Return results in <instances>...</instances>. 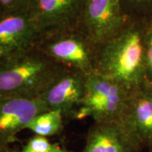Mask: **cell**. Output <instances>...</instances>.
<instances>
[{
    "label": "cell",
    "instance_id": "5",
    "mask_svg": "<svg viewBox=\"0 0 152 152\" xmlns=\"http://www.w3.org/2000/svg\"><path fill=\"white\" fill-rule=\"evenodd\" d=\"M129 19L121 0H86L79 26L97 48L117 35Z\"/></svg>",
    "mask_w": 152,
    "mask_h": 152
},
{
    "label": "cell",
    "instance_id": "17",
    "mask_svg": "<svg viewBox=\"0 0 152 152\" xmlns=\"http://www.w3.org/2000/svg\"><path fill=\"white\" fill-rule=\"evenodd\" d=\"M143 89L148 97L152 101V83H148L144 87Z\"/></svg>",
    "mask_w": 152,
    "mask_h": 152
},
{
    "label": "cell",
    "instance_id": "2",
    "mask_svg": "<svg viewBox=\"0 0 152 152\" xmlns=\"http://www.w3.org/2000/svg\"><path fill=\"white\" fill-rule=\"evenodd\" d=\"M64 69L35 45L0 61V94L39 98Z\"/></svg>",
    "mask_w": 152,
    "mask_h": 152
},
{
    "label": "cell",
    "instance_id": "1",
    "mask_svg": "<svg viewBox=\"0 0 152 152\" xmlns=\"http://www.w3.org/2000/svg\"><path fill=\"white\" fill-rule=\"evenodd\" d=\"M150 24L130 18L117 35L96 48L94 72L131 92L149 83L146 42Z\"/></svg>",
    "mask_w": 152,
    "mask_h": 152
},
{
    "label": "cell",
    "instance_id": "19",
    "mask_svg": "<svg viewBox=\"0 0 152 152\" xmlns=\"http://www.w3.org/2000/svg\"><path fill=\"white\" fill-rule=\"evenodd\" d=\"M149 152H152V147L149 150Z\"/></svg>",
    "mask_w": 152,
    "mask_h": 152
},
{
    "label": "cell",
    "instance_id": "9",
    "mask_svg": "<svg viewBox=\"0 0 152 152\" xmlns=\"http://www.w3.org/2000/svg\"><path fill=\"white\" fill-rule=\"evenodd\" d=\"M39 37L28 9L0 16V61L35 47Z\"/></svg>",
    "mask_w": 152,
    "mask_h": 152
},
{
    "label": "cell",
    "instance_id": "15",
    "mask_svg": "<svg viewBox=\"0 0 152 152\" xmlns=\"http://www.w3.org/2000/svg\"><path fill=\"white\" fill-rule=\"evenodd\" d=\"M30 0H0V16L27 9Z\"/></svg>",
    "mask_w": 152,
    "mask_h": 152
},
{
    "label": "cell",
    "instance_id": "11",
    "mask_svg": "<svg viewBox=\"0 0 152 152\" xmlns=\"http://www.w3.org/2000/svg\"><path fill=\"white\" fill-rule=\"evenodd\" d=\"M142 149L119 122L94 123L80 152H142Z\"/></svg>",
    "mask_w": 152,
    "mask_h": 152
},
{
    "label": "cell",
    "instance_id": "18",
    "mask_svg": "<svg viewBox=\"0 0 152 152\" xmlns=\"http://www.w3.org/2000/svg\"><path fill=\"white\" fill-rule=\"evenodd\" d=\"M0 152H19L11 148L10 146H4V147H0Z\"/></svg>",
    "mask_w": 152,
    "mask_h": 152
},
{
    "label": "cell",
    "instance_id": "16",
    "mask_svg": "<svg viewBox=\"0 0 152 152\" xmlns=\"http://www.w3.org/2000/svg\"><path fill=\"white\" fill-rule=\"evenodd\" d=\"M146 52H147L148 82L149 83H152V23L150 24L148 30L147 42H146Z\"/></svg>",
    "mask_w": 152,
    "mask_h": 152
},
{
    "label": "cell",
    "instance_id": "12",
    "mask_svg": "<svg viewBox=\"0 0 152 152\" xmlns=\"http://www.w3.org/2000/svg\"><path fill=\"white\" fill-rule=\"evenodd\" d=\"M64 115L61 111L49 110L36 115L26 129L37 135L46 137L56 135L64 128Z\"/></svg>",
    "mask_w": 152,
    "mask_h": 152
},
{
    "label": "cell",
    "instance_id": "10",
    "mask_svg": "<svg viewBox=\"0 0 152 152\" xmlns=\"http://www.w3.org/2000/svg\"><path fill=\"white\" fill-rule=\"evenodd\" d=\"M143 88L131 93L119 123L142 149L149 150L152 147V101Z\"/></svg>",
    "mask_w": 152,
    "mask_h": 152
},
{
    "label": "cell",
    "instance_id": "8",
    "mask_svg": "<svg viewBox=\"0 0 152 152\" xmlns=\"http://www.w3.org/2000/svg\"><path fill=\"white\" fill-rule=\"evenodd\" d=\"M85 89V75L71 69H64L49 85L39 99L48 110L61 111L70 116L80 106Z\"/></svg>",
    "mask_w": 152,
    "mask_h": 152
},
{
    "label": "cell",
    "instance_id": "3",
    "mask_svg": "<svg viewBox=\"0 0 152 152\" xmlns=\"http://www.w3.org/2000/svg\"><path fill=\"white\" fill-rule=\"evenodd\" d=\"M132 92L113 80L95 72L85 75L80 106L71 115L75 119L92 118L94 123L120 122Z\"/></svg>",
    "mask_w": 152,
    "mask_h": 152
},
{
    "label": "cell",
    "instance_id": "7",
    "mask_svg": "<svg viewBox=\"0 0 152 152\" xmlns=\"http://www.w3.org/2000/svg\"><path fill=\"white\" fill-rule=\"evenodd\" d=\"M47 111L39 98L0 94V147L10 146L36 115Z\"/></svg>",
    "mask_w": 152,
    "mask_h": 152
},
{
    "label": "cell",
    "instance_id": "14",
    "mask_svg": "<svg viewBox=\"0 0 152 152\" xmlns=\"http://www.w3.org/2000/svg\"><path fill=\"white\" fill-rule=\"evenodd\" d=\"M123 12L128 18H139V15L152 9V0H121Z\"/></svg>",
    "mask_w": 152,
    "mask_h": 152
},
{
    "label": "cell",
    "instance_id": "20",
    "mask_svg": "<svg viewBox=\"0 0 152 152\" xmlns=\"http://www.w3.org/2000/svg\"><path fill=\"white\" fill-rule=\"evenodd\" d=\"M68 152H71V151H68Z\"/></svg>",
    "mask_w": 152,
    "mask_h": 152
},
{
    "label": "cell",
    "instance_id": "13",
    "mask_svg": "<svg viewBox=\"0 0 152 152\" xmlns=\"http://www.w3.org/2000/svg\"><path fill=\"white\" fill-rule=\"evenodd\" d=\"M58 144H52L46 137L35 134L29 139L19 152H68Z\"/></svg>",
    "mask_w": 152,
    "mask_h": 152
},
{
    "label": "cell",
    "instance_id": "6",
    "mask_svg": "<svg viewBox=\"0 0 152 152\" xmlns=\"http://www.w3.org/2000/svg\"><path fill=\"white\" fill-rule=\"evenodd\" d=\"M86 0H30L28 10L39 37L78 26Z\"/></svg>",
    "mask_w": 152,
    "mask_h": 152
},
{
    "label": "cell",
    "instance_id": "4",
    "mask_svg": "<svg viewBox=\"0 0 152 152\" xmlns=\"http://www.w3.org/2000/svg\"><path fill=\"white\" fill-rule=\"evenodd\" d=\"M36 46L63 68L84 75L94 72L96 47L80 26L42 35Z\"/></svg>",
    "mask_w": 152,
    "mask_h": 152
}]
</instances>
